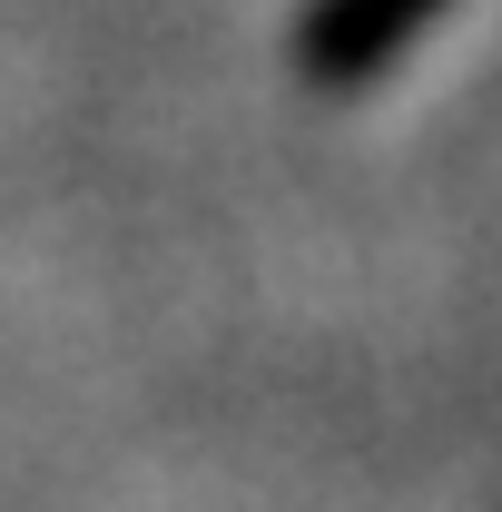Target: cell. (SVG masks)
Returning <instances> with one entry per match:
<instances>
[{
    "label": "cell",
    "instance_id": "cell-1",
    "mask_svg": "<svg viewBox=\"0 0 502 512\" xmlns=\"http://www.w3.org/2000/svg\"><path fill=\"white\" fill-rule=\"evenodd\" d=\"M453 0H306L296 10V79L306 89H375Z\"/></svg>",
    "mask_w": 502,
    "mask_h": 512
}]
</instances>
